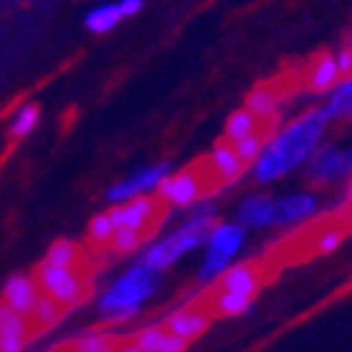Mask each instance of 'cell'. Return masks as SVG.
Listing matches in <instances>:
<instances>
[{"instance_id":"obj_4","label":"cell","mask_w":352,"mask_h":352,"mask_svg":"<svg viewBox=\"0 0 352 352\" xmlns=\"http://www.w3.org/2000/svg\"><path fill=\"white\" fill-rule=\"evenodd\" d=\"M244 227L239 222H224L214 224L205 241V261L200 266V281H214L232 266V258L244 247Z\"/></svg>"},{"instance_id":"obj_6","label":"cell","mask_w":352,"mask_h":352,"mask_svg":"<svg viewBox=\"0 0 352 352\" xmlns=\"http://www.w3.org/2000/svg\"><path fill=\"white\" fill-rule=\"evenodd\" d=\"M168 175H170V165L168 163L148 165L143 170H135L133 175L124 177V180L113 182L111 188L106 190V200L121 205V202H129V200H133V197H141V195L158 190V185Z\"/></svg>"},{"instance_id":"obj_36","label":"cell","mask_w":352,"mask_h":352,"mask_svg":"<svg viewBox=\"0 0 352 352\" xmlns=\"http://www.w3.org/2000/svg\"><path fill=\"white\" fill-rule=\"evenodd\" d=\"M113 352H143V350L135 345L133 340H126L124 345H116V350H113Z\"/></svg>"},{"instance_id":"obj_2","label":"cell","mask_w":352,"mask_h":352,"mask_svg":"<svg viewBox=\"0 0 352 352\" xmlns=\"http://www.w3.org/2000/svg\"><path fill=\"white\" fill-rule=\"evenodd\" d=\"M214 224H217L214 222V212L207 205L205 210L195 212L192 217L182 224L180 229H175L170 236H165V239H160V241H153L151 247L143 249L135 264L153 271V274H163V271L170 269L180 256H185V254L202 247Z\"/></svg>"},{"instance_id":"obj_14","label":"cell","mask_w":352,"mask_h":352,"mask_svg":"<svg viewBox=\"0 0 352 352\" xmlns=\"http://www.w3.org/2000/svg\"><path fill=\"white\" fill-rule=\"evenodd\" d=\"M274 212H276V200H271L266 195L247 197L239 207V224L254 229L274 227Z\"/></svg>"},{"instance_id":"obj_9","label":"cell","mask_w":352,"mask_h":352,"mask_svg":"<svg viewBox=\"0 0 352 352\" xmlns=\"http://www.w3.org/2000/svg\"><path fill=\"white\" fill-rule=\"evenodd\" d=\"M158 207H160L158 197H146V195H141V197H133V200L116 205L109 212V217H111L116 229H135V232H143V229L155 219Z\"/></svg>"},{"instance_id":"obj_37","label":"cell","mask_w":352,"mask_h":352,"mask_svg":"<svg viewBox=\"0 0 352 352\" xmlns=\"http://www.w3.org/2000/svg\"><path fill=\"white\" fill-rule=\"evenodd\" d=\"M345 210L350 212V217H352V175H350V182H347V190H345Z\"/></svg>"},{"instance_id":"obj_22","label":"cell","mask_w":352,"mask_h":352,"mask_svg":"<svg viewBox=\"0 0 352 352\" xmlns=\"http://www.w3.org/2000/svg\"><path fill=\"white\" fill-rule=\"evenodd\" d=\"M256 118L247 111V109H239L234 111L232 116L227 118V124H224V141L227 143H236L241 138H247L256 131Z\"/></svg>"},{"instance_id":"obj_33","label":"cell","mask_w":352,"mask_h":352,"mask_svg":"<svg viewBox=\"0 0 352 352\" xmlns=\"http://www.w3.org/2000/svg\"><path fill=\"white\" fill-rule=\"evenodd\" d=\"M338 59V72H340V79H347L352 76V52L350 50H342V52L335 54Z\"/></svg>"},{"instance_id":"obj_3","label":"cell","mask_w":352,"mask_h":352,"mask_svg":"<svg viewBox=\"0 0 352 352\" xmlns=\"http://www.w3.org/2000/svg\"><path fill=\"white\" fill-rule=\"evenodd\" d=\"M160 286V274L143 269V266H131L124 276L113 281L106 288L99 300V313L109 323H121L131 320L135 313L141 311V305L151 298Z\"/></svg>"},{"instance_id":"obj_16","label":"cell","mask_w":352,"mask_h":352,"mask_svg":"<svg viewBox=\"0 0 352 352\" xmlns=\"http://www.w3.org/2000/svg\"><path fill=\"white\" fill-rule=\"evenodd\" d=\"M338 79H340V72H338V59H335V54H323V57L313 65L311 74H308V89L318 91V94L333 91V89L338 87Z\"/></svg>"},{"instance_id":"obj_38","label":"cell","mask_w":352,"mask_h":352,"mask_svg":"<svg viewBox=\"0 0 352 352\" xmlns=\"http://www.w3.org/2000/svg\"><path fill=\"white\" fill-rule=\"evenodd\" d=\"M350 52H352V50H350Z\"/></svg>"},{"instance_id":"obj_28","label":"cell","mask_w":352,"mask_h":352,"mask_svg":"<svg viewBox=\"0 0 352 352\" xmlns=\"http://www.w3.org/2000/svg\"><path fill=\"white\" fill-rule=\"evenodd\" d=\"M143 232H135V229H116L111 236V249L116 254H133L135 249L141 247Z\"/></svg>"},{"instance_id":"obj_11","label":"cell","mask_w":352,"mask_h":352,"mask_svg":"<svg viewBox=\"0 0 352 352\" xmlns=\"http://www.w3.org/2000/svg\"><path fill=\"white\" fill-rule=\"evenodd\" d=\"M210 320L212 318L207 311H197V308H180V311L170 313V316L165 318L163 328L173 335H180L182 340L192 342L195 338H200V335L207 333Z\"/></svg>"},{"instance_id":"obj_15","label":"cell","mask_w":352,"mask_h":352,"mask_svg":"<svg viewBox=\"0 0 352 352\" xmlns=\"http://www.w3.org/2000/svg\"><path fill=\"white\" fill-rule=\"evenodd\" d=\"M210 165H212V170H214V175L222 177L224 182H236L244 175V170H247V165L241 163L239 155H236L234 148H232V143H227V141L217 143V146L212 148Z\"/></svg>"},{"instance_id":"obj_29","label":"cell","mask_w":352,"mask_h":352,"mask_svg":"<svg viewBox=\"0 0 352 352\" xmlns=\"http://www.w3.org/2000/svg\"><path fill=\"white\" fill-rule=\"evenodd\" d=\"M163 335H165L163 325H146V328L135 330V333L131 335V340H133L135 345L141 347L143 352H158L160 340H163Z\"/></svg>"},{"instance_id":"obj_35","label":"cell","mask_w":352,"mask_h":352,"mask_svg":"<svg viewBox=\"0 0 352 352\" xmlns=\"http://www.w3.org/2000/svg\"><path fill=\"white\" fill-rule=\"evenodd\" d=\"M118 10L124 18H133L143 10V0H118Z\"/></svg>"},{"instance_id":"obj_17","label":"cell","mask_w":352,"mask_h":352,"mask_svg":"<svg viewBox=\"0 0 352 352\" xmlns=\"http://www.w3.org/2000/svg\"><path fill=\"white\" fill-rule=\"evenodd\" d=\"M325 121H342V118H352V76H347L345 82L330 91L328 104L320 109Z\"/></svg>"},{"instance_id":"obj_19","label":"cell","mask_w":352,"mask_h":352,"mask_svg":"<svg viewBox=\"0 0 352 352\" xmlns=\"http://www.w3.org/2000/svg\"><path fill=\"white\" fill-rule=\"evenodd\" d=\"M121 20H124V15L118 10V3H109V6H99V8H94V10H89L84 23H87V28L91 30L94 35H106V32H111Z\"/></svg>"},{"instance_id":"obj_10","label":"cell","mask_w":352,"mask_h":352,"mask_svg":"<svg viewBox=\"0 0 352 352\" xmlns=\"http://www.w3.org/2000/svg\"><path fill=\"white\" fill-rule=\"evenodd\" d=\"M40 283L32 274H12V276L6 278L3 288H0V300L12 308V311H18L20 316H28L32 313L35 308L37 298H40Z\"/></svg>"},{"instance_id":"obj_30","label":"cell","mask_w":352,"mask_h":352,"mask_svg":"<svg viewBox=\"0 0 352 352\" xmlns=\"http://www.w3.org/2000/svg\"><path fill=\"white\" fill-rule=\"evenodd\" d=\"M113 232H116V227H113L111 217H109V212H104V214H96L91 222H89V239L94 241V244H109L113 236Z\"/></svg>"},{"instance_id":"obj_7","label":"cell","mask_w":352,"mask_h":352,"mask_svg":"<svg viewBox=\"0 0 352 352\" xmlns=\"http://www.w3.org/2000/svg\"><path fill=\"white\" fill-rule=\"evenodd\" d=\"M352 175V148L328 146L308 160V177L316 182H333Z\"/></svg>"},{"instance_id":"obj_34","label":"cell","mask_w":352,"mask_h":352,"mask_svg":"<svg viewBox=\"0 0 352 352\" xmlns=\"http://www.w3.org/2000/svg\"><path fill=\"white\" fill-rule=\"evenodd\" d=\"M23 350H25V340L0 333V352H23Z\"/></svg>"},{"instance_id":"obj_1","label":"cell","mask_w":352,"mask_h":352,"mask_svg":"<svg viewBox=\"0 0 352 352\" xmlns=\"http://www.w3.org/2000/svg\"><path fill=\"white\" fill-rule=\"evenodd\" d=\"M325 129H328V121H325L320 109L291 121L286 129H281L271 141L264 143L261 153L252 163L254 177L258 182H271L276 177L288 175L298 165L308 163L320 146Z\"/></svg>"},{"instance_id":"obj_24","label":"cell","mask_w":352,"mask_h":352,"mask_svg":"<svg viewBox=\"0 0 352 352\" xmlns=\"http://www.w3.org/2000/svg\"><path fill=\"white\" fill-rule=\"evenodd\" d=\"M79 256H82V254H79V247H76L74 241L59 239L47 249V256H45V261H47V264H54V266L76 269V266H79Z\"/></svg>"},{"instance_id":"obj_32","label":"cell","mask_w":352,"mask_h":352,"mask_svg":"<svg viewBox=\"0 0 352 352\" xmlns=\"http://www.w3.org/2000/svg\"><path fill=\"white\" fill-rule=\"evenodd\" d=\"M188 345H190V342L182 340L180 335H173V333H168V330H165L158 352H188Z\"/></svg>"},{"instance_id":"obj_8","label":"cell","mask_w":352,"mask_h":352,"mask_svg":"<svg viewBox=\"0 0 352 352\" xmlns=\"http://www.w3.org/2000/svg\"><path fill=\"white\" fill-rule=\"evenodd\" d=\"M202 192H205V185H202V177L188 168V170L173 173L158 185V200L165 205L173 207H190L200 200Z\"/></svg>"},{"instance_id":"obj_5","label":"cell","mask_w":352,"mask_h":352,"mask_svg":"<svg viewBox=\"0 0 352 352\" xmlns=\"http://www.w3.org/2000/svg\"><path fill=\"white\" fill-rule=\"evenodd\" d=\"M35 278L40 283L42 294L54 298L62 308L76 305L84 298V278L79 276L76 269H67V266H54L42 261Z\"/></svg>"},{"instance_id":"obj_21","label":"cell","mask_w":352,"mask_h":352,"mask_svg":"<svg viewBox=\"0 0 352 352\" xmlns=\"http://www.w3.org/2000/svg\"><path fill=\"white\" fill-rule=\"evenodd\" d=\"M59 320H62V305H59L54 298H50V296L40 294L35 308H32V313H30V323H32V328H52V325H57Z\"/></svg>"},{"instance_id":"obj_26","label":"cell","mask_w":352,"mask_h":352,"mask_svg":"<svg viewBox=\"0 0 352 352\" xmlns=\"http://www.w3.org/2000/svg\"><path fill=\"white\" fill-rule=\"evenodd\" d=\"M40 121V109L37 104H23L10 118V135L12 138H25Z\"/></svg>"},{"instance_id":"obj_20","label":"cell","mask_w":352,"mask_h":352,"mask_svg":"<svg viewBox=\"0 0 352 352\" xmlns=\"http://www.w3.org/2000/svg\"><path fill=\"white\" fill-rule=\"evenodd\" d=\"M32 323H30L28 316H20L18 311L8 308L3 300H0V333L12 335V338H20V340H28L32 335Z\"/></svg>"},{"instance_id":"obj_13","label":"cell","mask_w":352,"mask_h":352,"mask_svg":"<svg viewBox=\"0 0 352 352\" xmlns=\"http://www.w3.org/2000/svg\"><path fill=\"white\" fill-rule=\"evenodd\" d=\"M318 210V202L313 195L308 192H294L286 195L281 200H276V212H274V224L283 227V224H298L303 219L313 217Z\"/></svg>"},{"instance_id":"obj_23","label":"cell","mask_w":352,"mask_h":352,"mask_svg":"<svg viewBox=\"0 0 352 352\" xmlns=\"http://www.w3.org/2000/svg\"><path fill=\"white\" fill-rule=\"evenodd\" d=\"M254 296H244V294H229V291H219L217 298H214V311L219 316H244V313L252 308Z\"/></svg>"},{"instance_id":"obj_31","label":"cell","mask_w":352,"mask_h":352,"mask_svg":"<svg viewBox=\"0 0 352 352\" xmlns=\"http://www.w3.org/2000/svg\"><path fill=\"white\" fill-rule=\"evenodd\" d=\"M342 239H345V229H325V232H320V234L316 236V252L318 254H330L335 252V249L340 247Z\"/></svg>"},{"instance_id":"obj_25","label":"cell","mask_w":352,"mask_h":352,"mask_svg":"<svg viewBox=\"0 0 352 352\" xmlns=\"http://www.w3.org/2000/svg\"><path fill=\"white\" fill-rule=\"evenodd\" d=\"M72 347L79 352H113L116 350V338L111 333H101V330H91V333L79 335Z\"/></svg>"},{"instance_id":"obj_27","label":"cell","mask_w":352,"mask_h":352,"mask_svg":"<svg viewBox=\"0 0 352 352\" xmlns=\"http://www.w3.org/2000/svg\"><path fill=\"white\" fill-rule=\"evenodd\" d=\"M264 135L258 133V131H254L252 135H247V138H241V141L232 143V148H234V153L239 155V160L244 165H252L254 160H256V155L261 153V148H264Z\"/></svg>"},{"instance_id":"obj_12","label":"cell","mask_w":352,"mask_h":352,"mask_svg":"<svg viewBox=\"0 0 352 352\" xmlns=\"http://www.w3.org/2000/svg\"><path fill=\"white\" fill-rule=\"evenodd\" d=\"M258 288H261V271H258L252 261L232 264L222 276H219V291L256 296Z\"/></svg>"},{"instance_id":"obj_18","label":"cell","mask_w":352,"mask_h":352,"mask_svg":"<svg viewBox=\"0 0 352 352\" xmlns=\"http://www.w3.org/2000/svg\"><path fill=\"white\" fill-rule=\"evenodd\" d=\"M256 121H269L278 111V94L271 87H256L249 91L247 106H244Z\"/></svg>"}]
</instances>
